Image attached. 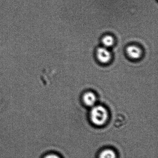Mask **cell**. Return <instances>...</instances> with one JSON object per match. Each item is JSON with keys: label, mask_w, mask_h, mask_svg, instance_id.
<instances>
[{"label": "cell", "mask_w": 158, "mask_h": 158, "mask_svg": "<svg viewBox=\"0 0 158 158\" xmlns=\"http://www.w3.org/2000/svg\"><path fill=\"white\" fill-rule=\"evenodd\" d=\"M90 119L94 124L101 126L104 124L108 118V113L104 107L97 106L93 107L90 111Z\"/></svg>", "instance_id": "1"}, {"label": "cell", "mask_w": 158, "mask_h": 158, "mask_svg": "<svg viewBox=\"0 0 158 158\" xmlns=\"http://www.w3.org/2000/svg\"><path fill=\"white\" fill-rule=\"evenodd\" d=\"M96 56L98 60L103 64L110 62L111 60L112 54L107 48L102 47L97 49Z\"/></svg>", "instance_id": "2"}, {"label": "cell", "mask_w": 158, "mask_h": 158, "mask_svg": "<svg viewBox=\"0 0 158 158\" xmlns=\"http://www.w3.org/2000/svg\"><path fill=\"white\" fill-rule=\"evenodd\" d=\"M126 53L128 57L133 60L139 59L142 55V51L140 48L135 45H131L126 48Z\"/></svg>", "instance_id": "3"}, {"label": "cell", "mask_w": 158, "mask_h": 158, "mask_svg": "<svg viewBox=\"0 0 158 158\" xmlns=\"http://www.w3.org/2000/svg\"><path fill=\"white\" fill-rule=\"evenodd\" d=\"M84 103L88 106H92L96 103L97 98L95 94L92 92H88L83 96Z\"/></svg>", "instance_id": "4"}, {"label": "cell", "mask_w": 158, "mask_h": 158, "mask_svg": "<svg viewBox=\"0 0 158 158\" xmlns=\"http://www.w3.org/2000/svg\"><path fill=\"white\" fill-rule=\"evenodd\" d=\"M102 41L104 48H108L111 47L114 44V39L112 36L107 35L102 38Z\"/></svg>", "instance_id": "5"}, {"label": "cell", "mask_w": 158, "mask_h": 158, "mask_svg": "<svg viewBox=\"0 0 158 158\" xmlns=\"http://www.w3.org/2000/svg\"><path fill=\"white\" fill-rule=\"evenodd\" d=\"M99 158H116V154L112 150L108 149L101 152Z\"/></svg>", "instance_id": "6"}, {"label": "cell", "mask_w": 158, "mask_h": 158, "mask_svg": "<svg viewBox=\"0 0 158 158\" xmlns=\"http://www.w3.org/2000/svg\"><path fill=\"white\" fill-rule=\"evenodd\" d=\"M44 158H60L58 155H56V154H48V155H47L45 156Z\"/></svg>", "instance_id": "7"}]
</instances>
